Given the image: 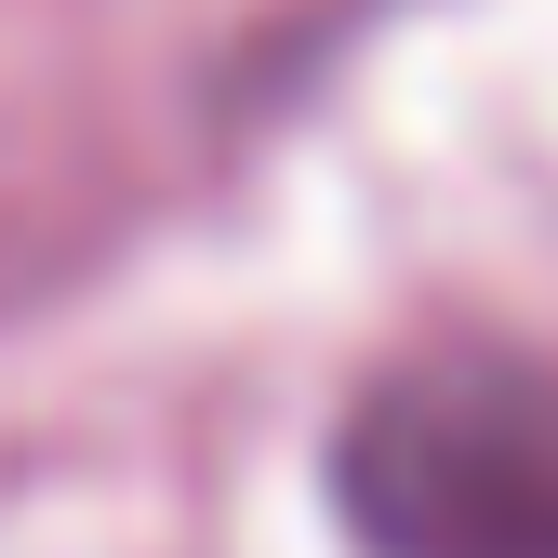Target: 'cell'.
Listing matches in <instances>:
<instances>
[{
    "mask_svg": "<svg viewBox=\"0 0 558 558\" xmlns=\"http://www.w3.org/2000/svg\"><path fill=\"white\" fill-rule=\"evenodd\" d=\"M332 519L360 558H558V360H386L332 426Z\"/></svg>",
    "mask_w": 558,
    "mask_h": 558,
    "instance_id": "6da1fadb",
    "label": "cell"
}]
</instances>
